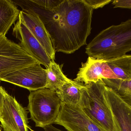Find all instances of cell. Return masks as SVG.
Returning <instances> with one entry per match:
<instances>
[{"label":"cell","instance_id":"obj_1","mask_svg":"<svg viewBox=\"0 0 131 131\" xmlns=\"http://www.w3.org/2000/svg\"><path fill=\"white\" fill-rule=\"evenodd\" d=\"M13 2L22 10L30 9L39 16L55 52L72 54L87 44L94 9L84 0H63L52 11L39 7L33 0Z\"/></svg>","mask_w":131,"mask_h":131},{"label":"cell","instance_id":"obj_2","mask_svg":"<svg viewBox=\"0 0 131 131\" xmlns=\"http://www.w3.org/2000/svg\"><path fill=\"white\" fill-rule=\"evenodd\" d=\"M85 49L89 57L102 61L127 54L131 51V18L102 31Z\"/></svg>","mask_w":131,"mask_h":131},{"label":"cell","instance_id":"obj_3","mask_svg":"<svg viewBox=\"0 0 131 131\" xmlns=\"http://www.w3.org/2000/svg\"><path fill=\"white\" fill-rule=\"evenodd\" d=\"M79 106L95 122L108 131H121L108 98L102 80L84 85Z\"/></svg>","mask_w":131,"mask_h":131},{"label":"cell","instance_id":"obj_4","mask_svg":"<svg viewBox=\"0 0 131 131\" xmlns=\"http://www.w3.org/2000/svg\"><path fill=\"white\" fill-rule=\"evenodd\" d=\"M27 109L36 127L52 125L57 119L62 102L56 92L46 88L30 91Z\"/></svg>","mask_w":131,"mask_h":131},{"label":"cell","instance_id":"obj_5","mask_svg":"<svg viewBox=\"0 0 131 131\" xmlns=\"http://www.w3.org/2000/svg\"><path fill=\"white\" fill-rule=\"evenodd\" d=\"M38 63L19 44L6 37H0V78Z\"/></svg>","mask_w":131,"mask_h":131},{"label":"cell","instance_id":"obj_6","mask_svg":"<svg viewBox=\"0 0 131 131\" xmlns=\"http://www.w3.org/2000/svg\"><path fill=\"white\" fill-rule=\"evenodd\" d=\"M54 124L67 131H108L89 117L79 106L62 103L60 114Z\"/></svg>","mask_w":131,"mask_h":131},{"label":"cell","instance_id":"obj_7","mask_svg":"<svg viewBox=\"0 0 131 131\" xmlns=\"http://www.w3.org/2000/svg\"><path fill=\"white\" fill-rule=\"evenodd\" d=\"M27 110L5 90L0 118L4 131H28Z\"/></svg>","mask_w":131,"mask_h":131},{"label":"cell","instance_id":"obj_8","mask_svg":"<svg viewBox=\"0 0 131 131\" xmlns=\"http://www.w3.org/2000/svg\"><path fill=\"white\" fill-rule=\"evenodd\" d=\"M0 80L33 91L45 88L47 72L38 63L10 73Z\"/></svg>","mask_w":131,"mask_h":131},{"label":"cell","instance_id":"obj_9","mask_svg":"<svg viewBox=\"0 0 131 131\" xmlns=\"http://www.w3.org/2000/svg\"><path fill=\"white\" fill-rule=\"evenodd\" d=\"M13 35L19 40L20 47L41 65L48 67L52 60L46 50L20 18L15 24Z\"/></svg>","mask_w":131,"mask_h":131},{"label":"cell","instance_id":"obj_10","mask_svg":"<svg viewBox=\"0 0 131 131\" xmlns=\"http://www.w3.org/2000/svg\"><path fill=\"white\" fill-rule=\"evenodd\" d=\"M118 79L105 61L89 57L85 63H82L74 81L85 85L103 79Z\"/></svg>","mask_w":131,"mask_h":131},{"label":"cell","instance_id":"obj_11","mask_svg":"<svg viewBox=\"0 0 131 131\" xmlns=\"http://www.w3.org/2000/svg\"><path fill=\"white\" fill-rule=\"evenodd\" d=\"M18 18L42 45L51 60L54 61L56 52L50 35L39 16L30 9H23L20 11Z\"/></svg>","mask_w":131,"mask_h":131},{"label":"cell","instance_id":"obj_12","mask_svg":"<svg viewBox=\"0 0 131 131\" xmlns=\"http://www.w3.org/2000/svg\"><path fill=\"white\" fill-rule=\"evenodd\" d=\"M108 98L121 131H131V105L106 86Z\"/></svg>","mask_w":131,"mask_h":131},{"label":"cell","instance_id":"obj_13","mask_svg":"<svg viewBox=\"0 0 131 131\" xmlns=\"http://www.w3.org/2000/svg\"><path fill=\"white\" fill-rule=\"evenodd\" d=\"M20 11L10 0H0V37H6L12 25L18 18Z\"/></svg>","mask_w":131,"mask_h":131},{"label":"cell","instance_id":"obj_14","mask_svg":"<svg viewBox=\"0 0 131 131\" xmlns=\"http://www.w3.org/2000/svg\"><path fill=\"white\" fill-rule=\"evenodd\" d=\"M84 84L72 80L65 83L56 92L62 103L71 106H79L81 97L82 88Z\"/></svg>","mask_w":131,"mask_h":131},{"label":"cell","instance_id":"obj_15","mask_svg":"<svg viewBox=\"0 0 131 131\" xmlns=\"http://www.w3.org/2000/svg\"><path fill=\"white\" fill-rule=\"evenodd\" d=\"M47 82L45 88L57 92L67 82L72 80L64 74L60 65L52 60L49 66L46 68Z\"/></svg>","mask_w":131,"mask_h":131},{"label":"cell","instance_id":"obj_16","mask_svg":"<svg viewBox=\"0 0 131 131\" xmlns=\"http://www.w3.org/2000/svg\"><path fill=\"white\" fill-rule=\"evenodd\" d=\"M105 61L118 79L131 80V55Z\"/></svg>","mask_w":131,"mask_h":131},{"label":"cell","instance_id":"obj_17","mask_svg":"<svg viewBox=\"0 0 131 131\" xmlns=\"http://www.w3.org/2000/svg\"><path fill=\"white\" fill-rule=\"evenodd\" d=\"M106 86L115 91L121 98L131 105V80L103 79Z\"/></svg>","mask_w":131,"mask_h":131},{"label":"cell","instance_id":"obj_18","mask_svg":"<svg viewBox=\"0 0 131 131\" xmlns=\"http://www.w3.org/2000/svg\"><path fill=\"white\" fill-rule=\"evenodd\" d=\"M39 7L48 11H52L54 8L61 3L62 1H52V0H33Z\"/></svg>","mask_w":131,"mask_h":131},{"label":"cell","instance_id":"obj_19","mask_svg":"<svg viewBox=\"0 0 131 131\" xmlns=\"http://www.w3.org/2000/svg\"><path fill=\"white\" fill-rule=\"evenodd\" d=\"M84 1L91 6L93 9L102 8L112 2L111 0H84Z\"/></svg>","mask_w":131,"mask_h":131},{"label":"cell","instance_id":"obj_20","mask_svg":"<svg viewBox=\"0 0 131 131\" xmlns=\"http://www.w3.org/2000/svg\"><path fill=\"white\" fill-rule=\"evenodd\" d=\"M112 4L114 6V8L131 9V0H115L112 1Z\"/></svg>","mask_w":131,"mask_h":131},{"label":"cell","instance_id":"obj_21","mask_svg":"<svg viewBox=\"0 0 131 131\" xmlns=\"http://www.w3.org/2000/svg\"><path fill=\"white\" fill-rule=\"evenodd\" d=\"M5 91V90L2 87L1 92H0V118H1V114L2 108V105L4 101Z\"/></svg>","mask_w":131,"mask_h":131},{"label":"cell","instance_id":"obj_22","mask_svg":"<svg viewBox=\"0 0 131 131\" xmlns=\"http://www.w3.org/2000/svg\"><path fill=\"white\" fill-rule=\"evenodd\" d=\"M28 129H29V130H31V131H35L34 130H32V129H31V128H30V127H28Z\"/></svg>","mask_w":131,"mask_h":131},{"label":"cell","instance_id":"obj_23","mask_svg":"<svg viewBox=\"0 0 131 131\" xmlns=\"http://www.w3.org/2000/svg\"><path fill=\"white\" fill-rule=\"evenodd\" d=\"M1 81L0 80V83H1ZM2 87H1V85H0V92H1V91L2 88Z\"/></svg>","mask_w":131,"mask_h":131},{"label":"cell","instance_id":"obj_24","mask_svg":"<svg viewBox=\"0 0 131 131\" xmlns=\"http://www.w3.org/2000/svg\"><path fill=\"white\" fill-rule=\"evenodd\" d=\"M0 131H2L1 129V127H0Z\"/></svg>","mask_w":131,"mask_h":131}]
</instances>
